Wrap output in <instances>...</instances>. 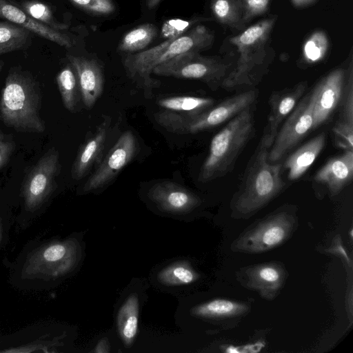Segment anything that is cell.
<instances>
[{"instance_id":"6da1fadb","label":"cell","mask_w":353,"mask_h":353,"mask_svg":"<svg viewBox=\"0 0 353 353\" xmlns=\"http://www.w3.org/2000/svg\"><path fill=\"white\" fill-rule=\"evenodd\" d=\"M79 259L73 237L28 241L15 259L6 264L10 284L20 290L41 291L57 287L74 270Z\"/></svg>"},{"instance_id":"7a4b0ae2","label":"cell","mask_w":353,"mask_h":353,"mask_svg":"<svg viewBox=\"0 0 353 353\" xmlns=\"http://www.w3.org/2000/svg\"><path fill=\"white\" fill-rule=\"evenodd\" d=\"M41 103L38 82L28 72L10 68L0 98L1 121L19 132H43L46 124L40 115Z\"/></svg>"},{"instance_id":"3957f363","label":"cell","mask_w":353,"mask_h":353,"mask_svg":"<svg viewBox=\"0 0 353 353\" xmlns=\"http://www.w3.org/2000/svg\"><path fill=\"white\" fill-rule=\"evenodd\" d=\"M250 108L231 119L212 139L208 155L199 172V181L208 182L232 171L237 158L254 136Z\"/></svg>"},{"instance_id":"277c9868","label":"cell","mask_w":353,"mask_h":353,"mask_svg":"<svg viewBox=\"0 0 353 353\" xmlns=\"http://www.w3.org/2000/svg\"><path fill=\"white\" fill-rule=\"evenodd\" d=\"M205 34V28L198 26L150 49L129 54L123 59L125 70L128 77L143 89L145 96L150 97L152 90L160 84L151 77L153 69L178 55L196 51L203 43Z\"/></svg>"},{"instance_id":"5b68a950","label":"cell","mask_w":353,"mask_h":353,"mask_svg":"<svg viewBox=\"0 0 353 353\" xmlns=\"http://www.w3.org/2000/svg\"><path fill=\"white\" fill-rule=\"evenodd\" d=\"M269 149L259 144L245 172L234 202L242 214L254 212L273 199L284 187L281 165L268 161Z\"/></svg>"},{"instance_id":"8992f818","label":"cell","mask_w":353,"mask_h":353,"mask_svg":"<svg viewBox=\"0 0 353 353\" xmlns=\"http://www.w3.org/2000/svg\"><path fill=\"white\" fill-rule=\"evenodd\" d=\"M59 171V152L52 148L29 172L21 188V211L15 217L14 225L20 230L28 228L45 209L56 189Z\"/></svg>"},{"instance_id":"52a82bcc","label":"cell","mask_w":353,"mask_h":353,"mask_svg":"<svg viewBox=\"0 0 353 353\" xmlns=\"http://www.w3.org/2000/svg\"><path fill=\"white\" fill-rule=\"evenodd\" d=\"M256 97V90H250L228 98L201 113L186 114L164 110L157 112L154 119L170 132L194 134L216 127L250 108Z\"/></svg>"},{"instance_id":"ba28073f","label":"cell","mask_w":353,"mask_h":353,"mask_svg":"<svg viewBox=\"0 0 353 353\" xmlns=\"http://www.w3.org/2000/svg\"><path fill=\"white\" fill-rule=\"evenodd\" d=\"M316 96V88H314L300 99L284 120L268 151V159L270 162L276 163L281 160L312 130Z\"/></svg>"},{"instance_id":"9c48e42d","label":"cell","mask_w":353,"mask_h":353,"mask_svg":"<svg viewBox=\"0 0 353 353\" xmlns=\"http://www.w3.org/2000/svg\"><path fill=\"white\" fill-rule=\"evenodd\" d=\"M57 325L34 324L7 336H1L0 352H57L61 345Z\"/></svg>"},{"instance_id":"30bf717a","label":"cell","mask_w":353,"mask_h":353,"mask_svg":"<svg viewBox=\"0 0 353 353\" xmlns=\"http://www.w3.org/2000/svg\"><path fill=\"white\" fill-rule=\"evenodd\" d=\"M152 73L163 77L201 81L216 90L221 70L211 61L201 57L196 51L178 55L155 67Z\"/></svg>"},{"instance_id":"8fae6325","label":"cell","mask_w":353,"mask_h":353,"mask_svg":"<svg viewBox=\"0 0 353 353\" xmlns=\"http://www.w3.org/2000/svg\"><path fill=\"white\" fill-rule=\"evenodd\" d=\"M137 152L136 137L131 131L127 130L120 136L95 172L86 181L83 191L90 192L107 185L132 161Z\"/></svg>"},{"instance_id":"7c38bea8","label":"cell","mask_w":353,"mask_h":353,"mask_svg":"<svg viewBox=\"0 0 353 353\" xmlns=\"http://www.w3.org/2000/svg\"><path fill=\"white\" fill-rule=\"evenodd\" d=\"M294 220L286 212H281L261 222L241 237L236 248L250 252L272 249L283 242L290 234Z\"/></svg>"},{"instance_id":"4fadbf2b","label":"cell","mask_w":353,"mask_h":353,"mask_svg":"<svg viewBox=\"0 0 353 353\" xmlns=\"http://www.w3.org/2000/svg\"><path fill=\"white\" fill-rule=\"evenodd\" d=\"M305 83L273 92L269 99L270 112L259 144L270 148L281 125L293 110L306 90Z\"/></svg>"},{"instance_id":"5bb4252c","label":"cell","mask_w":353,"mask_h":353,"mask_svg":"<svg viewBox=\"0 0 353 353\" xmlns=\"http://www.w3.org/2000/svg\"><path fill=\"white\" fill-rule=\"evenodd\" d=\"M148 195L159 209L174 214L188 212L200 203V199L196 194L172 181L154 184Z\"/></svg>"},{"instance_id":"9a60e30c","label":"cell","mask_w":353,"mask_h":353,"mask_svg":"<svg viewBox=\"0 0 353 353\" xmlns=\"http://www.w3.org/2000/svg\"><path fill=\"white\" fill-rule=\"evenodd\" d=\"M78 79L81 97L84 105L90 109L101 96L104 77L100 65L94 59L68 55Z\"/></svg>"},{"instance_id":"2e32d148","label":"cell","mask_w":353,"mask_h":353,"mask_svg":"<svg viewBox=\"0 0 353 353\" xmlns=\"http://www.w3.org/2000/svg\"><path fill=\"white\" fill-rule=\"evenodd\" d=\"M344 86V76L336 70L326 77L315 88L312 130L325 123L339 105Z\"/></svg>"},{"instance_id":"e0dca14e","label":"cell","mask_w":353,"mask_h":353,"mask_svg":"<svg viewBox=\"0 0 353 353\" xmlns=\"http://www.w3.org/2000/svg\"><path fill=\"white\" fill-rule=\"evenodd\" d=\"M0 18L22 26L61 46L70 48L72 46V41L68 36L34 20L8 0H0Z\"/></svg>"},{"instance_id":"ac0fdd59","label":"cell","mask_w":353,"mask_h":353,"mask_svg":"<svg viewBox=\"0 0 353 353\" xmlns=\"http://www.w3.org/2000/svg\"><path fill=\"white\" fill-rule=\"evenodd\" d=\"M353 176V151L330 159L314 176V181L323 183L332 194H336L351 181Z\"/></svg>"},{"instance_id":"d6986e66","label":"cell","mask_w":353,"mask_h":353,"mask_svg":"<svg viewBox=\"0 0 353 353\" xmlns=\"http://www.w3.org/2000/svg\"><path fill=\"white\" fill-rule=\"evenodd\" d=\"M110 121L105 119L81 145L72 167L74 179L84 177L100 159L105 147Z\"/></svg>"},{"instance_id":"ffe728a7","label":"cell","mask_w":353,"mask_h":353,"mask_svg":"<svg viewBox=\"0 0 353 353\" xmlns=\"http://www.w3.org/2000/svg\"><path fill=\"white\" fill-rule=\"evenodd\" d=\"M326 140L324 132L305 143L286 159L284 167L291 181L299 179L310 168L323 149Z\"/></svg>"},{"instance_id":"44dd1931","label":"cell","mask_w":353,"mask_h":353,"mask_svg":"<svg viewBox=\"0 0 353 353\" xmlns=\"http://www.w3.org/2000/svg\"><path fill=\"white\" fill-rule=\"evenodd\" d=\"M139 310L140 302L137 294L129 295L119 309L117 325L119 336L126 345H131L137 335Z\"/></svg>"},{"instance_id":"7402d4cb","label":"cell","mask_w":353,"mask_h":353,"mask_svg":"<svg viewBox=\"0 0 353 353\" xmlns=\"http://www.w3.org/2000/svg\"><path fill=\"white\" fill-rule=\"evenodd\" d=\"M157 103L166 110L186 114H198L212 107L214 100L208 97L174 96L161 98Z\"/></svg>"},{"instance_id":"603a6c76","label":"cell","mask_w":353,"mask_h":353,"mask_svg":"<svg viewBox=\"0 0 353 353\" xmlns=\"http://www.w3.org/2000/svg\"><path fill=\"white\" fill-rule=\"evenodd\" d=\"M158 33V28L152 23L139 26L123 36L117 50L128 53L141 51L153 41Z\"/></svg>"},{"instance_id":"cb8c5ba5","label":"cell","mask_w":353,"mask_h":353,"mask_svg":"<svg viewBox=\"0 0 353 353\" xmlns=\"http://www.w3.org/2000/svg\"><path fill=\"white\" fill-rule=\"evenodd\" d=\"M57 83L64 107L75 112L80 94L77 74L72 66L67 65L57 74Z\"/></svg>"},{"instance_id":"d4e9b609","label":"cell","mask_w":353,"mask_h":353,"mask_svg":"<svg viewBox=\"0 0 353 353\" xmlns=\"http://www.w3.org/2000/svg\"><path fill=\"white\" fill-rule=\"evenodd\" d=\"M28 29L9 21H0V55L19 50L30 39Z\"/></svg>"},{"instance_id":"484cf974","label":"cell","mask_w":353,"mask_h":353,"mask_svg":"<svg viewBox=\"0 0 353 353\" xmlns=\"http://www.w3.org/2000/svg\"><path fill=\"white\" fill-rule=\"evenodd\" d=\"M247 307L240 303L227 299H214L193 308L192 314L202 318L227 317L245 311Z\"/></svg>"},{"instance_id":"4316f807","label":"cell","mask_w":353,"mask_h":353,"mask_svg":"<svg viewBox=\"0 0 353 353\" xmlns=\"http://www.w3.org/2000/svg\"><path fill=\"white\" fill-rule=\"evenodd\" d=\"M22 10L34 20L57 31L65 30L68 26L58 21L46 4L36 0L23 1Z\"/></svg>"},{"instance_id":"83f0119b","label":"cell","mask_w":353,"mask_h":353,"mask_svg":"<svg viewBox=\"0 0 353 353\" xmlns=\"http://www.w3.org/2000/svg\"><path fill=\"white\" fill-rule=\"evenodd\" d=\"M252 279L256 288L276 290L281 285L283 274L276 265H263L256 268Z\"/></svg>"},{"instance_id":"f1b7e54d","label":"cell","mask_w":353,"mask_h":353,"mask_svg":"<svg viewBox=\"0 0 353 353\" xmlns=\"http://www.w3.org/2000/svg\"><path fill=\"white\" fill-rule=\"evenodd\" d=\"M160 281L169 285H185L196 278L195 272L188 265L176 263L163 269L159 275Z\"/></svg>"},{"instance_id":"f546056e","label":"cell","mask_w":353,"mask_h":353,"mask_svg":"<svg viewBox=\"0 0 353 353\" xmlns=\"http://www.w3.org/2000/svg\"><path fill=\"white\" fill-rule=\"evenodd\" d=\"M336 147L353 151V122L339 119L332 128Z\"/></svg>"},{"instance_id":"4dcf8cb0","label":"cell","mask_w":353,"mask_h":353,"mask_svg":"<svg viewBox=\"0 0 353 353\" xmlns=\"http://www.w3.org/2000/svg\"><path fill=\"white\" fill-rule=\"evenodd\" d=\"M75 6L95 14L112 13L115 5L112 0H70Z\"/></svg>"},{"instance_id":"1f68e13d","label":"cell","mask_w":353,"mask_h":353,"mask_svg":"<svg viewBox=\"0 0 353 353\" xmlns=\"http://www.w3.org/2000/svg\"><path fill=\"white\" fill-rule=\"evenodd\" d=\"M339 106L341 108L339 119L353 122V85L352 77L347 84L344 83Z\"/></svg>"},{"instance_id":"d6a6232c","label":"cell","mask_w":353,"mask_h":353,"mask_svg":"<svg viewBox=\"0 0 353 353\" xmlns=\"http://www.w3.org/2000/svg\"><path fill=\"white\" fill-rule=\"evenodd\" d=\"M191 21L182 19H171L163 23L161 28V37L163 39L176 37L185 33L191 26Z\"/></svg>"},{"instance_id":"836d02e7","label":"cell","mask_w":353,"mask_h":353,"mask_svg":"<svg viewBox=\"0 0 353 353\" xmlns=\"http://www.w3.org/2000/svg\"><path fill=\"white\" fill-rule=\"evenodd\" d=\"M15 217L0 210V251L8 243L10 232L14 225Z\"/></svg>"},{"instance_id":"e575fe53","label":"cell","mask_w":353,"mask_h":353,"mask_svg":"<svg viewBox=\"0 0 353 353\" xmlns=\"http://www.w3.org/2000/svg\"><path fill=\"white\" fill-rule=\"evenodd\" d=\"M15 145L11 137L0 131V169L8 163Z\"/></svg>"},{"instance_id":"d590c367","label":"cell","mask_w":353,"mask_h":353,"mask_svg":"<svg viewBox=\"0 0 353 353\" xmlns=\"http://www.w3.org/2000/svg\"><path fill=\"white\" fill-rule=\"evenodd\" d=\"M263 32V30L260 26L251 27L241 35L239 40L245 45L251 44L257 40Z\"/></svg>"},{"instance_id":"8d00e7d4","label":"cell","mask_w":353,"mask_h":353,"mask_svg":"<svg viewBox=\"0 0 353 353\" xmlns=\"http://www.w3.org/2000/svg\"><path fill=\"white\" fill-rule=\"evenodd\" d=\"M305 52L307 58L312 61L317 60L321 55L320 48L316 46L313 41L307 42L305 46Z\"/></svg>"},{"instance_id":"74e56055","label":"cell","mask_w":353,"mask_h":353,"mask_svg":"<svg viewBox=\"0 0 353 353\" xmlns=\"http://www.w3.org/2000/svg\"><path fill=\"white\" fill-rule=\"evenodd\" d=\"M229 4L226 0H217L214 6L216 14L221 17H225L229 12Z\"/></svg>"},{"instance_id":"f35d334b","label":"cell","mask_w":353,"mask_h":353,"mask_svg":"<svg viewBox=\"0 0 353 353\" xmlns=\"http://www.w3.org/2000/svg\"><path fill=\"white\" fill-rule=\"evenodd\" d=\"M269 0H248L249 6L254 10H263L268 4Z\"/></svg>"},{"instance_id":"ab89813d","label":"cell","mask_w":353,"mask_h":353,"mask_svg":"<svg viewBox=\"0 0 353 353\" xmlns=\"http://www.w3.org/2000/svg\"><path fill=\"white\" fill-rule=\"evenodd\" d=\"M110 350V346L107 341L105 339L101 340L98 343V344L96 345L94 352H109Z\"/></svg>"},{"instance_id":"60d3db41","label":"cell","mask_w":353,"mask_h":353,"mask_svg":"<svg viewBox=\"0 0 353 353\" xmlns=\"http://www.w3.org/2000/svg\"><path fill=\"white\" fill-rule=\"evenodd\" d=\"M162 0H146V6L148 9L155 8Z\"/></svg>"},{"instance_id":"b9f144b4","label":"cell","mask_w":353,"mask_h":353,"mask_svg":"<svg viewBox=\"0 0 353 353\" xmlns=\"http://www.w3.org/2000/svg\"><path fill=\"white\" fill-rule=\"evenodd\" d=\"M3 65H4V62L1 60H0V72H1L2 70V68L3 67Z\"/></svg>"}]
</instances>
